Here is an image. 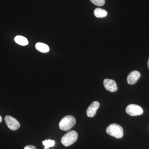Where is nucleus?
Listing matches in <instances>:
<instances>
[{
    "instance_id": "4",
    "label": "nucleus",
    "mask_w": 149,
    "mask_h": 149,
    "mask_svg": "<svg viewBox=\"0 0 149 149\" xmlns=\"http://www.w3.org/2000/svg\"><path fill=\"white\" fill-rule=\"evenodd\" d=\"M126 113L131 116H137L143 114V110L140 106L134 104L128 105L125 109Z\"/></svg>"
},
{
    "instance_id": "9",
    "label": "nucleus",
    "mask_w": 149,
    "mask_h": 149,
    "mask_svg": "<svg viewBox=\"0 0 149 149\" xmlns=\"http://www.w3.org/2000/svg\"><path fill=\"white\" fill-rule=\"evenodd\" d=\"M35 48L37 50L43 53H46L49 51V48L47 45L44 43H37L35 45Z\"/></svg>"
},
{
    "instance_id": "10",
    "label": "nucleus",
    "mask_w": 149,
    "mask_h": 149,
    "mask_svg": "<svg viewBox=\"0 0 149 149\" xmlns=\"http://www.w3.org/2000/svg\"><path fill=\"white\" fill-rule=\"evenodd\" d=\"M94 15L98 18H103L107 15L106 10L100 8H96L94 11Z\"/></svg>"
},
{
    "instance_id": "5",
    "label": "nucleus",
    "mask_w": 149,
    "mask_h": 149,
    "mask_svg": "<svg viewBox=\"0 0 149 149\" xmlns=\"http://www.w3.org/2000/svg\"><path fill=\"white\" fill-rule=\"evenodd\" d=\"M5 121L8 128L11 130H17L20 127V123L18 120L12 116H7L5 118Z\"/></svg>"
},
{
    "instance_id": "8",
    "label": "nucleus",
    "mask_w": 149,
    "mask_h": 149,
    "mask_svg": "<svg viewBox=\"0 0 149 149\" xmlns=\"http://www.w3.org/2000/svg\"><path fill=\"white\" fill-rule=\"evenodd\" d=\"M141 73L137 70L132 71L128 74L127 80L129 85H133L135 84L141 77Z\"/></svg>"
},
{
    "instance_id": "7",
    "label": "nucleus",
    "mask_w": 149,
    "mask_h": 149,
    "mask_svg": "<svg viewBox=\"0 0 149 149\" xmlns=\"http://www.w3.org/2000/svg\"><path fill=\"white\" fill-rule=\"evenodd\" d=\"M100 103L97 101L93 102L87 110V115L89 117H93L95 115L97 110L100 107Z\"/></svg>"
},
{
    "instance_id": "3",
    "label": "nucleus",
    "mask_w": 149,
    "mask_h": 149,
    "mask_svg": "<svg viewBox=\"0 0 149 149\" xmlns=\"http://www.w3.org/2000/svg\"><path fill=\"white\" fill-rule=\"evenodd\" d=\"M77 137L78 134L77 132L74 130H71L63 136L61 142L65 146H69L77 141Z\"/></svg>"
},
{
    "instance_id": "11",
    "label": "nucleus",
    "mask_w": 149,
    "mask_h": 149,
    "mask_svg": "<svg viewBox=\"0 0 149 149\" xmlns=\"http://www.w3.org/2000/svg\"><path fill=\"white\" fill-rule=\"evenodd\" d=\"M15 41L18 45L22 46L27 45L28 44V41L25 37L22 36H17L15 38Z\"/></svg>"
},
{
    "instance_id": "14",
    "label": "nucleus",
    "mask_w": 149,
    "mask_h": 149,
    "mask_svg": "<svg viewBox=\"0 0 149 149\" xmlns=\"http://www.w3.org/2000/svg\"><path fill=\"white\" fill-rule=\"evenodd\" d=\"M24 149H37V148L35 146L29 145L24 147Z\"/></svg>"
},
{
    "instance_id": "16",
    "label": "nucleus",
    "mask_w": 149,
    "mask_h": 149,
    "mask_svg": "<svg viewBox=\"0 0 149 149\" xmlns=\"http://www.w3.org/2000/svg\"><path fill=\"white\" fill-rule=\"evenodd\" d=\"M148 68L149 69V58L148 59Z\"/></svg>"
},
{
    "instance_id": "6",
    "label": "nucleus",
    "mask_w": 149,
    "mask_h": 149,
    "mask_svg": "<svg viewBox=\"0 0 149 149\" xmlns=\"http://www.w3.org/2000/svg\"><path fill=\"white\" fill-rule=\"evenodd\" d=\"M104 86L107 91L113 93L118 90L117 84L114 80L111 79H105L103 82Z\"/></svg>"
},
{
    "instance_id": "2",
    "label": "nucleus",
    "mask_w": 149,
    "mask_h": 149,
    "mask_svg": "<svg viewBox=\"0 0 149 149\" xmlns=\"http://www.w3.org/2000/svg\"><path fill=\"white\" fill-rule=\"evenodd\" d=\"M106 132L109 135L116 139H121L123 136V130L120 125L112 123L107 128Z\"/></svg>"
},
{
    "instance_id": "12",
    "label": "nucleus",
    "mask_w": 149,
    "mask_h": 149,
    "mask_svg": "<svg viewBox=\"0 0 149 149\" xmlns=\"http://www.w3.org/2000/svg\"><path fill=\"white\" fill-rule=\"evenodd\" d=\"M43 144L45 146V149L49 148L50 147H54L55 145V141L51 140H45L43 141Z\"/></svg>"
},
{
    "instance_id": "1",
    "label": "nucleus",
    "mask_w": 149,
    "mask_h": 149,
    "mask_svg": "<svg viewBox=\"0 0 149 149\" xmlns=\"http://www.w3.org/2000/svg\"><path fill=\"white\" fill-rule=\"evenodd\" d=\"M76 122V119L74 116L70 115L66 116L61 120L59 126L61 130L68 131L74 126Z\"/></svg>"
},
{
    "instance_id": "13",
    "label": "nucleus",
    "mask_w": 149,
    "mask_h": 149,
    "mask_svg": "<svg viewBox=\"0 0 149 149\" xmlns=\"http://www.w3.org/2000/svg\"><path fill=\"white\" fill-rule=\"evenodd\" d=\"M90 1L95 5L99 6H104L105 3V0H90Z\"/></svg>"
},
{
    "instance_id": "15",
    "label": "nucleus",
    "mask_w": 149,
    "mask_h": 149,
    "mask_svg": "<svg viewBox=\"0 0 149 149\" xmlns=\"http://www.w3.org/2000/svg\"><path fill=\"white\" fill-rule=\"evenodd\" d=\"M2 121V118L1 116L0 115V123Z\"/></svg>"
}]
</instances>
